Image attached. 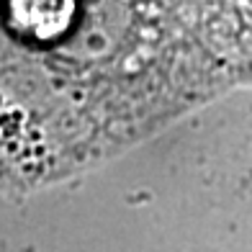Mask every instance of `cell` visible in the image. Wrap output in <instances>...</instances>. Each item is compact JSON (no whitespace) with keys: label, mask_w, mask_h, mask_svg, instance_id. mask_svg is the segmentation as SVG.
<instances>
[{"label":"cell","mask_w":252,"mask_h":252,"mask_svg":"<svg viewBox=\"0 0 252 252\" xmlns=\"http://www.w3.org/2000/svg\"><path fill=\"white\" fill-rule=\"evenodd\" d=\"M8 33L21 44L47 47L70 36L80 5L75 3H5L3 10Z\"/></svg>","instance_id":"1"}]
</instances>
